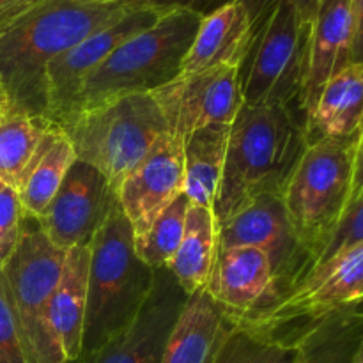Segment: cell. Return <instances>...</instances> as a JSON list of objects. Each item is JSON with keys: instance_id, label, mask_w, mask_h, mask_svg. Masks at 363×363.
<instances>
[{"instance_id": "obj_1", "label": "cell", "mask_w": 363, "mask_h": 363, "mask_svg": "<svg viewBox=\"0 0 363 363\" xmlns=\"http://www.w3.org/2000/svg\"><path fill=\"white\" fill-rule=\"evenodd\" d=\"M126 11L124 2L38 0L0 32V87L13 112L45 117L48 64Z\"/></svg>"}, {"instance_id": "obj_2", "label": "cell", "mask_w": 363, "mask_h": 363, "mask_svg": "<svg viewBox=\"0 0 363 363\" xmlns=\"http://www.w3.org/2000/svg\"><path fill=\"white\" fill-rule=\"evenodd\" d=\"M308 144L307 113L293 105H243L230 124L213 213L216 222L262 194L282 195Z\"/></svg>"}, {"instance_id": "obj_3", "label": "cell", "mask_w": 363, "mask_h": 363, "mask_svg": "<svg viewBox=\"0 0 363 363\" xmlns=\"http://www.w3.org/2000/svg\"><path fill=\"white\" fill-rule=\"evenodd\" d=\"M362 145V130L347 137L311 140L280 195L308 255L307 264L335 229L353 195L363 188Z\"/></svg>"}, {"instance_id": "obj_4", "label": "cell", "mask_w": 363, "mask_h": 363, "mask_svg": "<svg viewBox=\"0 0 363 363\" xmlns=\"http://www.w3.org/2000/svg\"><path fill=\"white\" fill-rule=\"evenodd\" d=\"M87 305H85L82 351L84 358L126 328L144 305L155 272L138 259L133 230L119 202L89 243Z\"/></svg>"}, {"instance_id": "obj_5", "label": "cell", "mask_w": 363, "mask_h": 363, "mask_svg": "<svg viewBox=\"0 0 363 363\" xmlns=\"http://www.w3.org/2000/svg\"><path fill=\"white\" fill-rule=\"evenodd\" d=\"M199 23L201 16L190 11L162 13L151 27L117 46L85 78L67 117L121 96L155 92L172 82L181 73Z\"/></svg>"}, {"instance_id": "obj_6", "label": "cell", "mask_w": 363, "mask_h": 363, "mask_svg": "<svg viewBox=\"0 0 363 363\" xmlns=\"http://www.w3.org/2000/svg\"><path fill=\"white\" fill-rule=\"evenodd\" d=\"M60 128L77 160L105 176L113 194L167 131L158 101L151 92L130 94L80 110Z\"/></svg>"}, {"instance_id": "obj_7", "label": "cell", "mask_w": 363, "mask_h": 363, "mask_svg": "<svg viewBox=\"0 0 363 363\" xmlns=\"http://www.w3.org/2000/svg\"><path fill=\"white\" fill-rule=\"evenodd\" d=\"M66 252L53 247L35 218L23 213L20 240L0 266L28 363H66L50 326V303Z\"/></svg>"}, {"instance_id": "obj_8", "label": "cell", "mask_w": 363, "mask_h": 363, "mask_svg": "<svg viewBox=\"0 0 363 363\" xmlns=\"http://www.w3.org/2000/svg\"><path fill=\"white\" fill-rule=\"evenodd\" d=\"M254 38L240 67L245 105L301 103L308 66L311 23L289 0H277L252 23Z\"/></svg>"}, {"instance_id": "obj_9", "label": "cell", "mask_w": 363, "mask_h": 363, "mask_svg": "<svg viewBox=\"0 0 363 363\" xmlns=\"http://www.w3.org/2000/svg\"><path fill=\"white\" fill-rule=\"evenodd\" d=\"M362 296L363 245H357L335 261L308 272L268 311L236 323L282 337L293 323H303L300 328L303 330L305 326L326 315L344 308L358 307L362 303Z\"/></svg>"}, {"instance_id": "obj_10", "label": "cell", "mask_w": 363, "mask_h": 363, "mask_svg": "<svg viewBox=\"0 0 363 363\" xmlns=\"http://www.w3.org/2000/svg\"><path fill=\"white\" fill-rule=\"evenodd\" d=\"M234 247H254L268 254L277 301L293 289L307 266V252L294 234L282 197L275 194L259 195L218 222V248Z\"/></svg>"}, {"instance_id": "obj_11", "label": "cell", "mask_w": 363, "mask_h": 363, "mask_svg": "<svg viewBox=\"0 0 363 363\" xmlns=\"http://www.w3.org/2000/svg\"><path fill=\"white\" fill-rule=\"evenodd\" d=\"M165 119L167 131L184 142L208 126H230L245 105L240 67L220 66L181 73L151 92Z\"/></svg>"}, {"instance_id": "obj_12", "label": "cell", "mask_w": 363, "mask_h": 363, "mask_svg": "<svg viewBox=\"0 0 363 363\" xmlns=\"http://www.w3.org/2000/svg\"><path fill=\"white\" fill-rule=\"evenodd\" d=\"M162 13L151 7H130L117 20L98 28L78 45L60 53L46 67V113L59 126L73 108L85 78L126 39L151 27Z\"/></svg>"}, {"instance_id": "obj_13", "label": "cell", "mask_w": 363, "mask_h": 363, "mask_svg": "<svg viewBox=\"0 0 363 363\" xmlns=\"http://www.w3.org/2000/svg\"><path fill=\"white\" fill-rule=\"evenodd\" d=\"M188 294L167 268L156 269L155 282L130 325L98 351L73 363H162L174 325Z\"/></svg>"}, {"instance_id": "obj_14", "label": "cell", "mask_w": 363, "mask_h": 363, "mask_svg": "<svg viewBox=\"0 0 363 363\" xmlns=\"http://www.w3.org/2000/svg\"><path fill=\"white\" fill-rule=\"evenodd\" d=\"M113 202L116 194L105 176L77 160L67 170L55 197L35 222L53 247L66 252L91 243Z\"/></svg>"}, {"instance_id": "obj_15", "label": "cell", "mask_w": 363, "mask_h": 363, "mask_svg": "<svg viewBox=\"0 0 363 363\" xmlns=\"http://www.w3.org/2000/svg\"><path fill=\"white\" fill-rule=\"evenodd\" d=\"M363 0H319L308 35L301 106L311 113L323 85L344 66L362 62Z\"/></svg>"}, {"instance_id": "obj_16", "label": "cell", "mask_w": 363, "mask_h": 363, "mask_svg": "<svg viewBox=\"0 0 363 363\" xmlns=\"http://www.w3.org/2000/svg\"><path fill=\"white\" fill-rule=\"evenodd\" d=\"M184 188L183 140L165 131L124 177L116 197L133 236L145 233Z\"/></svg>"}, {"instance_id": "obj_17", "label": "cell", "mask_w": 363, "mask_h": 363, "mask_svg": "<svg viewBox=\"0 0 363 363\" xmlns=\"http://www.w3.org/2000/svg\"><path fill=\"white\" fill-rule=\"evenodd\" d=\"M206 291L233 321L268 311L277 301L268 254L254 247L218 248Z\"/></svg>"}, {"instance_id": "obj_18", "label": "cell", "mask_w": 363, "mask_h": 363, "mask_svg": "<svg viewBox=\"0 0 363 363\" xmlns=\"http://www.w3.org/2000/svg\"><path fill=\"white\" fill-rule=\"evenodd\" d=\"M252 38L254 30L245 6L241 2L229 4L201 18L181 73H197L220 66L241 67L250 50Z\"/></svg>"}, {"instance_id": "obj_19", "label": "cell", "mask_w": 363, "mask_h": 363, "mask_svg": "<svg viewBox=\"0 0 363 363\" xmlns=\"http://www.w3.org/2000/svg\"><path fill=\"white\" fill-rule=\"evenodd\" d=\"M229 318L204 289L188 294L174 325L162 363H211Z\"/></svg>"}, {"instance_id": "obj_20", "label": "cell", "mask_w": 363, "mask_h": 363, "mask_svg": "<svg viewBox=\"0 0 363 363\" xmlns=\"http://www.w3.org/2000/svg\"><path fill=\"white\" fill-rule=\"evenodd\" d=\"M89 255V245L66 250L62 272L50 303V326L66 363L77 362L82 351L87 305Z\"/></svg>"}, {"instance_id": "obj_21", "label": "cell", "mask_w": 363, "mask_h": 363, "mask_svg": "<svg viewBox=\"0 0 363 363\" xmlns=\"http://www.w3.org/2000/svg\"><path fill=\"white\" fill-rule=\"evenodd\" d=\"M362 103L363 64H347L323 85L307 116L308 142L323 137H347L362 130Z\"/></svg>"}, {"instance_id": "obj_22", "label": "cell", "mask_w": 363, "mask_h": 363, "mask_svg": "<svg viewBox=\"0 0 363 363\" xmlns=\"http://www.w3.org/2000/svg\"><path fill=\"white\" fill-rule=\"evenodd\" d=\"M74 162L77 155L67 135L52 124L14 190L25 215L32 218L43 215Z\"/></svg>"}, {"instance_id": "obj_23", "label": "cell", "mask_w": 363, "mask_h": 363, "mask_svg": "<svg viewBox=\"0 0 363 363\" xmlns=\"http://www.w3.org/2000/svg\"><path fill=\"white\" fill-rule=\"evenodd\" d=\"M291 342L300 350L296 363H354L363 354L360 305L311 323Z\"/></svg>"}, {"instance_id": "obj_24", "label": "cell", "mask_w": 363, "mask_h": 363, "mask_svg": "<svg viewBox=\"0 0 363 363\" xmlns=\"http://www.w3.org/2000/svg\"><path fill=\"white\" fill-rule=\"evenodd\" d=\"M218 250V222L211 208L190 204L176 254L167 264L186 294L204 289Z\"/></svg>"}, {"instance_id": "obj_25", "label": "cell", "mask_w": 363, "mask_h": 363, "mask_svg": "<svg viewBox=\"0 0 363 363\" xmlns=\"http://www.w3.org/2000/svg\"><path fill=\"white\" fill-rule=\"evenodd\" d=\"M230 126H208L188 135L183 142L184 188L183 195L190 204L215 206L225 163Z\"/></svg>"}, {"instance_id": "obj_26", "label": "cell", "mask_w": 363, "mask_h": 363, "mask_svg": "<svg viewBox=\"0 0 363 363\" xmlns=\"http://www.w3.org/2000/svg\"><path fill=\"white\" fill-rule=\"evenodd\" d=\"M298 354L294 342L229 319L211 363H296Z\"/></svg>"}, {"instance_id": "obj_27", "label": "cell", "mask_w": 363, "mask_h": 363, "mask_svg": "<svg viewBox=\"0 0 363 363\" xmlns=\"http://www.w3.org/2000/svg\"><path fill=\"white\" fill-rule=\"evenodd\" d=\"M52 124L45 117L21 112H11L0 123V183L16 190Z\"/></svg>"}, {"instance_id": "obj_28", "label": "cell", "mask_w": 363, "mask_h": 363, "mask_svg": "<svg viewBox=\"0 0 363 363\" xmlns=\"http://www.w3.org/2000/svg\"><path fill=\"white\" fill-rule=\"evenodd\" d=\"M188 199L179 195L145 233L133 236L135 254L151 269L167 268L176 254L184 230V220L188 211Z\"/></svg>"}, {"instance_id": "obj_29", "label": "cell", "mask_w": 363, "mask_h": 363, "mask_svg": "<svg viewBox=\"0 0 363 363\" xmlns=\"http://www.w3.org/2000/svg\"><path fill=\"white\" fill-rule=\"evenodd\" d=\"M0 363H28L2 269H0Z\"/></svg>"}, {"instance_id": "obj_30", "label": "cell", "mask_w": 363, "mask_h": 363, "mask_svg": "<svg viewBox=\"0 0 363 363\" xmlns=\"http://www.w3.org/2000/svg\"><path fill=\"white\" fill-rule=\"evenodd\" d=\"M23 209L16 191L0 183V266L9 259L20 240Z\"/></svg>"}, {"instance_id": "obj_31", "label": "cell", "mask_w": 363, "mask_h": 363, "mask_svg": "<svg viewBox=\"0 0 363 363\" xmlns=\"http://www.w3.org/2000/svg\"><path fill=\"white\" fill-rule=\"evenodd\" d=\"M234 2H238V0H126L124 4L130 7H151V9L160 11V13L172 9H184L204 18Z\"/></svg>"}, {"instance_id": "obj_32", "label": "cell", "mask_w": 363, "mask_h": 363, "mask_svg": "<svg viewBox=\"0 0 363 363\" xmlns=\"http://www.w3.org/2000/svg\"><path fill=\"white\" fill-rule=\"evenodd\" d=\"M38 0H2L0 2V32L6 30L20 14L30 9Z\"/></svg>"}, {"instance_id": "obj_33", "label": "cell", "mask_w": 363, "mask_h": 363, "mask_svg": "<svg viewBox=\"0 0 363 363\" xmlns=\"http://www.w3.org/2000/svg\"><path fill=\"white\" fill-rule=\"evenodd\" d=\"M289 2L296 7V11L300 13V16L303 18V21L312 23L319 0H289Z\"/></svg>"}, {"instance_id": "obj_34", "label": "cell", "mask_w": 363, "mask_h": 363, "mask_svg": "<svg viewBox=\"0 0 363 363\" xmlns=\"http://www.w3.org/2000/svg\"><path fill=\"white\" fill-rule=\"evenodd\" d=\"M11 112H13V108H11L9 99H7V96L4 94V92H0V123H2Z\"/></svg>"}, {"instance_id": "obj_35", "label": "cell", "mask_w": 363, "mask_h": 363, "mask_svg": "<svg viewBox=\"0 0 363 363\" xmlns=\"http://www.w3.org/2000/svg\"><path fill=\"white\" fill-rule=\"evenodd\" d=\"M87 2H99V4H113V2H126V0H87Z\"/></svg>"}, {"instance_id": "obj_36", "label": "cell", "mask_w": 363, "mask_h": 363, "mask_svg": "<svg viewBox=\"0 0 363 363\" xmlns=\"http://www.w3.org/2000/svg\"><path fill=\"white\" fill-rule=\"evenodd\" d=\"M354 363H363V354L360 358H357V362H354Z\"/></svg>"}, {"instance_id": "obj_37", "label": "cell", "mask_w": 363, "mask_h": 363, "mask_svg": "<svg viewBox=\"0 0 363 363\" xmlns=\"http://www.w3.org/2000/svg\"><path fill=\"white\" fill-rule=\"evenodd\" d=\"M0 2H2V0H0Z\"/></svg>"}]
</instances>
